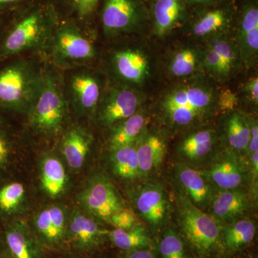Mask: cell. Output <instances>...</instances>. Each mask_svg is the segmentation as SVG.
<instances>
[{"label":"cell","mask_w":258,"mask_h":258,"mask_svg":"<svg viewBox=\"0 0 258 258\" xmlns=\"http://www.w3.org/2000/svg\"><path fill=\"white\" fill-rule=\"evenodd\" d=\"M3 247V233H0V257H1L2 250Z\"/></svg>","instance_id":"45"},{"label":"cell","mask_w":258,"mask_h":258,"mask_svg":"<svg viewBox=\"0 0 258 258\" xmlns=\"http://www.w3.org/2000/svg\"><path fill=\"white\" fill-rule=\"evenodd\" d=\"M179 217L185 237L200 255H209L218 248L222 232L216 220L185 198L181 200Z\"/></svg>","instance_id":"3"},{"label":"cell","mask_w":258,"mask_h":258,"mask_svg":"<svg viewBox=\"0 0 258 258\" xmlns=\"http://www.w3.org/2000/svg\"><path fill=\"white\" fill-rule=\"evenodd\" d=\"M181 184L196 206L205 205L210 200V189L201 173L191 168L181 167L178 171Z\"/></svg>","instance_id":"22"},{"label":"cell","mask_w":258,"mask_h":258,"mask_svg":"<svg viewBox=\"0 0 258 258\" xmlns=\"http://www.w3.org/2000/svg\"><path fill=\"white\" fill-rule=\"evenodd\" d=\"M241 38L247 52L254 54L258 50V10L250 8L244 13L241 23Z\"/></svg>","instance_id":"30"},{"label":"cell","mask_w":258,"mask_h":258,"mask_svg":"<svg viewBox=\"0 0 258 258\" xmlns=\"http://www.w3.org/2000/svg\"><path fill=\"white\" fill-rule=\"evenodd\" d=\"M137 210L153 227H158L165 222L168 205L162 189L157 185H148L139 191L136 199Z\"/></svg>","instance_id":"12"},{"label":"cell","mask_w":258,"mask_h":258,"mask_svg":"<svg viewBox=\"0 0 258 258\" xmlns=\"http://www.w3.org/2000/svg\"><path fill=\"white\" fill-rule=\"evenodd\" d=\"M247 91L250 93L251 100L257 104L258 102V79L254 78L247 84Z\"/></svg>","instance_id":"41"},{"label":"cell","mask_w":258,"mask_h":258,"mask_svg":"<svg viewBox=\"0 0 258 258\" xmlns=\"http://www.w3.org/2000/svg\"><path fill=\"white\" fill-rule=\"evenodd\" d=\"M138 19V10L134 0H106L102 13L105 30L118 32L128 30Z\"/></svg>","instance_id":"13"},{"label":"cell","mask_w":258,"mask_h":258,"mask_svg":"<svg viewBox=\"0 0 258 258\" xmlns=\"http://www.w3.org/2000/svg\"><path fill=\"white\" fill-rule=\"evenodd\" d=\"M43 73L25 60H16L0 69V108L25 113L36 99Z\"/></svg>","instance_id":"1"},{"label":"cell","mask_w":258,"mask_h":258,"mask_svg":"<svg viewBox=\"0 0 258 258\" xmlns=\"http://www.w3.org/2000/svg\"><path fill=\"white\" fill-rule=\"evenodd\" d=\"M11 157V144L6 134L0 128V170L7 166Z\"/></svg>","instance_id":"37"},{"label":"cell","mask_w":258,"mask_h":258,"mask_svg":"<svg viewBox=\"0 0 258 258\" xmlns=\"http://www.w3.org/2000/svg\"><path fill=\"white\" fill-rule=\"evenodd\" d=\"M69 88L71 102L80 115H90L96 111L101 88L98 80L87 71H79L71 76Z\"/></svg>","instance_id":"10"},{"label":"cell","mask_w":258,"mask_h":258,"mask_svg":"<svg viewBox=\"0 0 258 258\" xmlns=\"http://www.w3.org/2000/svg\"><path fill=\"white\" fill-rule=\"evenodd\" d=\"M108 224L119 230H129L139 225L138 219L134 212L127 208H123L113 213L110 217Z\"/></svg>","instance_id":"34"},{"label":"cell","mask_w":258,"mask_h":258,"mask_svg":"<svg viewBox=\"0 0 258 258\" xmlns=\"http://www.w3.org/2000/svg\"><path fill=\"white\" fill-rule=\"evenodd\" d=\"M22 1L24 0H0V8H5Z\"/></svg>","instance_id":"43"},{"label":"cell","mask_w":258,"mask_h":258,"mask_svg":"<svg viewBox=\"0 0 258 258\" xmlns=\"http://www.w3.org/2000/svg\"><path fill=\"white\" fill-rule=\"evenodd\" d=\"M80 16L91 14L96 8L98 0H72Z\"/></svg>","instance_id":"38"},{"label":"cell","mask_w":258,"mask_h":258,"mask_svg":"<svg viewBox=\"0 0 258 258\" xmlns=\"http://www.w3.org/2000/svg\"><path fill=\"white\" fill-rule=\"evenodd\" d=\"M91 144L92 137L81 127L74 126L66 132L61 143V152L71 169L82 167Z\"/></svg>","instance_id":"14"},{"label":"cell","mask_w":258,"mask_h":258,"mask_svg":"<svg viewBox=\"0 0 258 258\" xmlns=\"http://www.w3.org/2000/svg\"><path fill=\"white\" fill-rule=\"evenodd\" d=\"M256 233V227L250 220H242L226 227L223 231L225 245L231 250H237L250 243Z\"/></svg>","instance_id":"26"},{"label":"cell","mask_w":258,"mask_h":258,"mask_svg":"<svg viewBox=\"0 0 258 258\" xmlns=\"http://www.w3.org/2000/svg\"><path fill=\"white\" fill-rule=\"evenodd\" d=\"M52 53L62 62H83L96 55L94 47L76 29L64 27L59 29L52 38Z\"/></svg>","instance_id":"9"},{"label":"cell","mask_w":258,"mask_h":258,"mask_svg":"<svg viewBox=\"0 0 258 258\" xmlns=\"http://www.w3.org/2000/svg\"><path fill=\"white\" fill-rule=\"evenodd\" d=\"M49 30L40 13L29 15L15 24L0 42V60L41 46L49 40Z\"/></svg>","instance_id":"4"},{"label":"cell","mask_w":258,"mask_h":258,"mask_svg":"<svg viewBox=\"0 0 258 258\" xmlns=\"http://www.w3.org/2000/svg\"><path fill=\"white\" fill-rule=\"evenodd\" d=\"M108 232L98 220L81 209L75 208L69 214L67 244L78 253H87L101 247L108 240Z\"/></svg>","instance_id":"6"},{"label":"cell","mask_w":258,"mask_h":258,"mask_svg":"<svg viewBox=\"0 0 258 258\" xmlns=\"http://www.w3.org/2000/svg\"><path fill=\"white\" fill-rule=\"evenodd\" d=\"M161 258H188L184 242L174 230L164 234L159 244Z\"/></svg>","instance_id":"31"},{"label":"cell","mask_w":258,"mask_h":258,"mask_svg":"<svg viewBox=\"0 0 258 258\" xmlns=\"http://www.w3.org/2000/svg\"><path fill=\"white\" fill-rule=\"evenodd\" d=\"M40 172L42 188L47 196L52 198L60 197L68 183L67 174L62 162L54 156H45L40 162Z\"/></svg>","instance_id":"16"},{"label":"cell","mask_w":258,"mask_h":258,"mask_svg":"<svg viewBox=\"0 0 258 258\" xmlns=\"http://www.w3.org/2000/svg\"><path fill=\"white\" fill-rule=\"evenodd\" d=\"M251 165H252V176L253 179H257L258 174V152L251 154Z\"/></svg>","instance_id":"42"},{"label":"cell","mask_w":258,"mask_h":258,"mask_svg":"<svg viewBox=\"0 0 258 258\" xmlns=\"http://www.w3.org/2000/svg\"><path fill=\"white\" fill-rule=\"evenodd\" d=\"M117 74L128 82L140 83L148 74V62L145 56L139 51L120 50L113 57Z\"/></svg>","instance_id":"17"},{"label":"cell","mask_w":258,"mask_h":258,"mask_svg":"<svg viewBox=\"0 0 258 258\" xmlns=\"http://www.w3.org/2000/svg\"><path fill=\"white\" fill-rule=\"evenodd\" d=\"M212 103V96L204 88L188 87L174 91L166 98L165 108L177 107L198 116L203 114Z\"/></svg>","instance_id":"15"},{"label":"cell","mask_w":258,"mask_h":258,"mask_svg":"<svg viewBox=\"0 0 258 258\" xmlns=\"http://www.w3.org/2000/svg\"><path fill=\"white\" fill-rule=\"evenodd\" d=\"M196 66V55L191 50L180 51L174 57L171 63L172 74L178 77L189 76L195 71Z\"/></svg>","instance_id":"33"},{"label":"cell","mask_w":258,"mask_h":258,"mask_svg":"<svg viewBox=\"0 0 258 258\" xmlns=\"http://www.w3.org/2000/svg\"><path fill=\"white\" fill-rule=\"evenodd\" d=\"M225 22V14L222 10L209 12L195 24L193 29L194 33L197 36H205L221 28Z\"/></svg>","instance_id":"32"},{"label":"cell","mask_w":258,"mask_h":258,"mask_svg":"<svg viewBox=\"0 0 258 258\" xmlns=\"http://www.w3.org/2000/svg\"><path fill=\"white\" fill-rule=\"evenodd\" d=\"M182 12L181 0H157L154 6V20L158 35H165L174 28Z\"/></svg>","instance_id":"24"},{"label":"cell","mask_w":258,"mask_h":258,"mask_svg":"<svg viewBox=\"0 0 258 258\" xmlns=\"http://www.w3.org/2000/svg\"><path fill=\"white\" fill-rule=\"evenodd\" d=\"M140 175H147L157 169L166 154V144L155 135L144 139L136 147Z\"/></svg>","instance_id":"19"},{"label":"cell","mask_w":258,"mask_h":258,"mask_svg":"<svg viewBox=\"0 0 258 258\" xmlns=\"http://www.w3.org/2000/svg\"><path fill=\"white\" fill-rule=\"evenodd\" d=\"M208 174L212 182L223 190L238 189L244 179L242 166L231 158L217 161Z\"/></svg>","instance_id":"20"},{"label":"cell","mask_w":258,"mask_h":258,"mask_svg":"<svg viewBox=\"0 0 258 258\" xmlns=\"http://www.w3.org/2000/svg\"><path fill=\"white\" fill-rule=\"evenodd\" d=\"M26 190L23 183L12 181L0 186V215L10 216L20 211Z\"/></svg>","instance_id":"27"},{"label":"cell","mask_w":258,"mask_h":258,"mask_svg":"<svg viewBox=\"0 0 258 258\" xmlns=\"http://www.w3.org/2000/svg\"><path fill=\"white\" fill-rule=\"evenodd\" d=\"M0 258H44V247L31 227L23 220H15L3 232Z\"/></svg>","instance_id":"8"},{"label":"cell","mask_w":258,"mask_h":258,"mask_svg":"<svg viewBox=\"0 0 258 258\" xmlns=\"http://www.w3.org/2000/svg\"><path fill=\"white\" fill-rule=\"evenodd\" d=\"M28 114L30 125L37 133L52 137L62 132L68 105L58 80L53 75L43 73L41 88Z\"/></svg>","instance_id":"2"},{"label":"cell","mask_w":258,"mask_h":258,"mask_svg":"<svg viewBox=\"0 0 258 258\" xmlns=\"http://www.w3.org/2000/svg\"><path fill=\"white\" fill-rule=\"evenodd\" d=\"M69 215L62 205H52L42 208L34 216L31 228L44 249L59 250L68 247Z\"/></svg>","instance_id":"7"},{"label":"cell","mask_w":258,"mask_h":258,"mask_svg":"<svg viewBox=\"0 0 258 258\" xmlns=\"http://www.w3.org/2000/svg\"><path fill=\"white\" fill-rule=\"evenodd\" d=\"M111 152L112 167L116 175L125 179H134L140 176L135 147L132 144Z\"/></svg>","instance_id":"25"},{"label":"cell","mask_w":258,"mask_h":258,"mask_svg":"<svg viewBox=\"0 0 258 258\" xmlns=\"http://www.w3.org/2000/svg\"><path fill=\"white\" fill-rule=\"evenodd\" d=\"M214 137L211 131L205 130L191 134L181 144L180 150L190 159L205 157L212 150Z\"/></svg>","instance_id":"28"},{"label":"cell","mask_w":258,"mask_h":258,"mask_svg":"<svg viewBox=\"0 0 258 258\" xmlns=\"http://www.w3.org/2000/svg\"><path fill=\"white\" fill-rule=\"evenodd\" d=\"M205 62L209 69L214 73L219 74H226L229 73L223 61L211 47H210L207 52Z\"/></svg>","instance_id":"36"},{"label":"cell","mask_w":258,"mask_h":258,"mask_svg":"<svg viewBox=\"0 0 258 258\" xmlns=\"http://www.w3.org/2000/svg\"><path fill=\"white\" fill-rule=\"evenodd\" d=\"M108 240L117 248L125 252L148 249L153 242L145 227L139 224L129 230H108Z\"/></svg>","instance_id":"21"},{"label":"cell","mask_w":258,"mask_h":258,"mask_svg":"<svg viewBox=\"0 0 258 258\" xmlns=\"http://www.w3.org/2000/svg\"><path fill=\"white\" fill-rule=\"evenodd\" d=\"M247 195L239 189L223 190L212 201L214 215L222 221H230L240 217L247 210Z\"/></svg>","instance_id":"18"},{"label":"cell","mask_w":258,"mask_h":258,"mask_svg":"<svg viewBox=\"0 0 258 258\" xmlns=\"http://www.w3.org/2000/svg\"><path fill=\"white\" fill-rule=\"evenodd\" d=\"M81 210L99 222H108L113 213L124 208V203L113 183L105 176L96 175L88 181L78 195Z\"/></svg>","instance_id":"5"},{"label":"cell","mask_w":258,"mask_h":258,"mask_svg":"<svg viewBox=\"0 0 258 258\" xmlns=\"http://www.w3.org/2000/svg\"><path fill=\"white\" fill-rule=\"evenodd\" d=\"M227 137L229 144L236 150L245 151L250 139V127L242 116L235 113L227 123Z\"/></svg>","instance_id":"29"},{"label":"cell","mask_w":258,"mask_h":258,"mask_svg":"<svg viewBox=\"0 0 258 258\" xmlns=\"http://www.w3.org/2000/svg\"><path fill=\"white\" fill-rule=\"evenodd\" d=\"M138 106V96L132 90H113L102 104L100 120L106 125L119 123L135 114Z\"/></svg>","instance_id":"11"},{"label":"cell","mask_w":258,"mask_h":258,"mask_svg":"<svg viewBox=\"0 0 258 258\" xmlns=\"http://www.w3.org/2000/svg\"><path fill=\"white\" fill-rule=\"evenodd\" d=\"M210 47L222 59L226 68L230 72L236 60L235 52L232 48V45L225 40H217V39L212 41Z\"/></svg>","instance_id":"35"},{"label":"cell","mask_w":258,"mask_h":258,"mask_svg":"<svg viewBox=\"0 0 258 258\" xmlns=\"http://www.w3.org/2000/svg\"><path fill=\"white\" fill-rule=\"evenodd\" d=\"M247 150L250 155L254 152H258V127L255 123L250 128V139Z\"/></svg>","instance_id":"39"},{"label":"cell","mask_w":258,"mask_h":258,"mask_svg":"<svg viewBox=\"0 0 258 258\" xmlns=\"http://www.w3.org/2000/svg\"><path fill=\"white\" fill-rule=\"evenodd\" d=\"M120 258H156L154 252L149 249L129 251Z\"/></svg>","instance_id":"40"},{"label":"cell","mask_w":258,"mask_h":258,"mask_svg":"<svg viewBox=\"0 0 258 258\" xmlns=\"http://www.w3.org/2000/svg\"><path fill=\"white\" fill-rule=\"evenodd\" d=\"M145 124V118L141 113L132 115L115 127L110 139L111 151L118 148L132 145L138 138Z\"/></svg>","instance_id":"23"},{"label":"cell","mask_w":258,"mask_h":258,"mask_svg":"<svg viewBox=\"0 0 258 258\" xmlns=\"http://www.w3.org/2000/svg\"><path fill=\"white\" fill-rule=\"evenodd\" d=\"M58 258H95L90 256L83 255V254H71L67 255L62 256Z\"/></svg>","instance_id":"44"},{"label":"cell","mask_w":258,"mask_h":258,"mask_svg":"<svg viewBox=\"0 0 258 258\" xmlns=\"http://www.w3.org/2000/svg\"><path fill=\"white\" fill-rule=\"evenodd\" d=\"M195 1H196V2H207V1H210V0H195Z\"/></svg>","instance_id":"46"}]
</instances>
